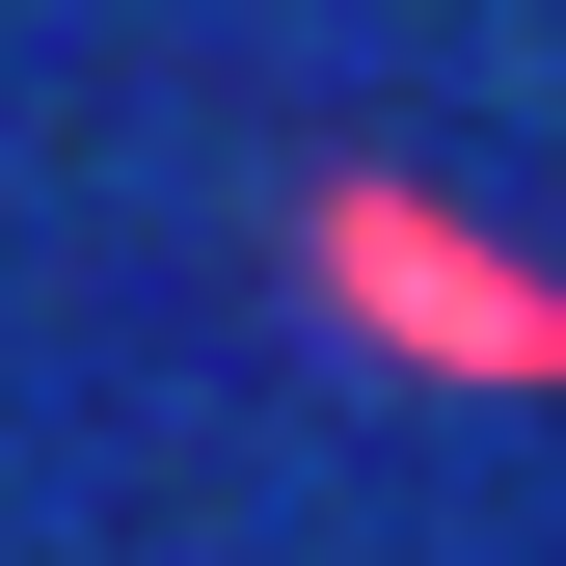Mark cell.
<instances>
[{
  "label": "cell",
  "mask_w": 566,
  "mask_h": 566,
  "mask_svg": "<svg viewBox=\"0 0 566 566\" xmlns=\"http://www.w3.org/2000/svg\"><path fill=\"white\" fill-rule=\"evenodd\" d=\"M297 297L378 350V378H459V405H566V270H513L485 217H432V189L324 163L297 189Z\"/></svg>",
  "instance_id": "1"
}]
</instances>
